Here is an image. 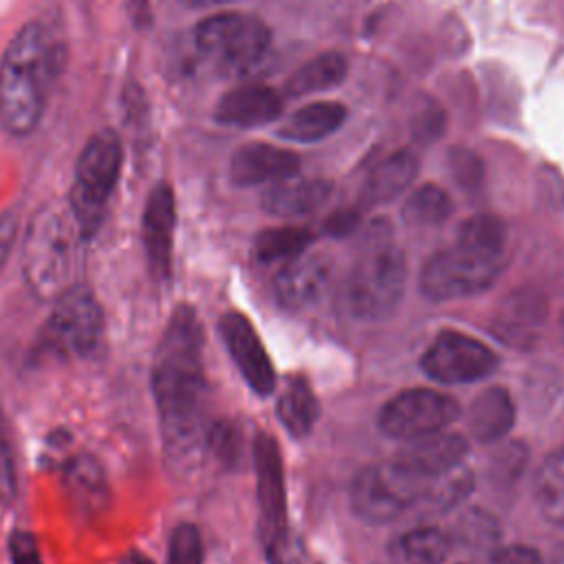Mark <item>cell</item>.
I'll list each match as a JSON object with an SVG mask.
<instances>
[{
	"label": "cell",
	"instance_id": "1",
	"mask_svg": "<svg viewBox=\"0 0 564 564\" xmlns=\"http://www.w3.org/2000/svg\"><path fill=\"white\" fill-rule=\"evenodd\" d=\"M152 394L165 454L187 463L205 445V370L203 326L192 306L172 311L152 361Z\"/></svg>",
	"mask_w": 564,
	"mask_h": 564
},
{
	"label": "cell",
	"instance_id": "2",
	"mask_svg": "<svg viewBox=\"0 0 564 564\" xmlns=\"http://www.w3.org/2000/svg\"><path fill=\"white\" fill-rule=\"evenodd\" d=\"M62 48L40 22H26L0 59V126L11 137L31 134L46 110Z\"/></svg>",
	"mask_w": 564,
	"mask_h": 564
},
{
	"label": "cell",
	"instance_id": "3",
	"mask_svg": "<svg viewBox=\"0 0 564 564\" xmlns=\"http://www.w3.org/2000/svg\"><path fill=\"white\" fill-rule=\"evenodd\" d=\"M75 238H82L68 214L48 203L31 218L22 242V273L31 293L44 302H53L73 286Z\"/></svg>",
	"mask_w": 564,
	"mask_h": 564
},
{
	"label": "cell",
	"instance_id": "4",
	"mask_svg": "<svg viewBox=\"0 0 564 564\" xmlns=\"http://www.w3.org/2000/svg\"><path fill=\"white\" fill-rule=\"evenodd\" d=\"M405 284V258L379 227L344 282V308L359 322H381L397 311Z\"/></svg>",
	"mask_w": 564,
	"mask_h": 564
},
{
	"label": "cell",
	"instance_id": "5",
	"mask_svg": "<svg viewBox=\"0 0 564 564\" xmlns=\"http://www.w3.org/2000/svg\"><path fill=\"white\" fill-rule=\"evenodd\" d=\"M123 165V145L112 130L88 139L75 163L68 209L82 240L95 236Z\"/></svg>",
	"mask_w": 564,
	"mask_h": 564
},
{
	"label": "cell",
	"instance_id": "6",
	"mask_svg": "<svg viewBox=\"0 0 564 564\" xmlns=\"http://www.w3.org/2000/svg\"><path fill=\"white\" fill-rule=\"evenodd\" d=\"M194 42L203 57L231 75H247L262 64L271 48L269 26L249 13L225 11L200 20Z\"/></svg>",
	"mask_w": 564,
	"mask_h": 564
},
{
	"label": "cell",
	"instance_id": "7",
	"mask_svg": "<svg viewBox=\"0 0 564 564\" xmlns=\"http://www.w3.org/2000/svg\"><path fill=\"white\" fill-rule=\"evenodd\" d=\"M505 269V256L456 245L432 256L421 269L419 289L427 300L452 302L489 289Z\"/></svg>",
	"mask_w": 564,
	"mask_h": 564
},
{
	"label": "cell",
	"instance_id": "8",
	"mask_svg": "<svg viewBox=\"0 0 564 564\" xmlns=\"http://www.w3.org/2000/svg\"><path fill=\"white\" fill-rule=\"evenodd\" d=\"M51 304L40 346L64 357L88 355L104 333V311L95 293L84 284H73Z\"/></svg>",
	"mask_w": 564,
	"mask_h": 564
},
{
	"label": "cell",
	"instance_id": "9",
	"mask_svg": "<svg viewBox=\"0 0 564 564\" xmlns=\"http://www.w3.org/2000/svg\"><path fill=\"white\" fill-rule=\"evenodd\" d=\"M423 485L405 474L392 458L364 467L350 487V505L368 524H388L416 507Z\"/></svg>",
	"mask_w": 564,
	"mask_h": 564
},
{
	"label": "cell",
	"instance_id": "10",
	"mask_svg": "<svg viewBox=\"0 0 564 564\" xmlns=\"http://www.w3.org/2000/svg\"><path fill=\"white\" fill-rule=\"evenodd\" d=\"M458 414L460 405L449 394L432 388H410L381 405L377 425L386 436L405 443L449 427Z\"/></svg>",
	"mask_w": 564,
	"mask_h": 564
},
{
	"label": "cell",
	"instance_id": "11",
	"mask_svg": "<svg viewBox=\"0 0 564 564\" xmlns=\"http://www.w3.org/2000/svg\"><path fill=\"white\" fill-rule=\"evenodd\" d=\"M500 366L498 355L480 339L443 330L421 355V370L438 383H474L494 375Z\"/></svg>",
	"mask_w": 564,
	"mask_h": 564
},
{
	"label": "cell",
	"instance_id": "12",
	"mask_svg": "<svg viewBox=\"0 0 564 564\" xmlns=\"http://www.w3.org/2000/svg\"><path fill=\"white\" fill-rule=\"evenodd\" d=\"M549 319V300L535 286L511 289L494 308L489 330L516 350L533 348Z\"/></svg>",
	"mask_w": 564,
	"mask_h": 564
},
{
	"label": "cell",
	"instance_id": "13",
	"mask_svg": "<svg viewBox=\"0 0 564 564\" xmlns=\"http://www.w3.org/2000/svg\"><path fill=\"white\" fill-rule=\"evenodd\" d=\"M256 487L260 507V533L264 546L289 533L286 529V489L280 447L273 436L260 432L253 441Z\"/></svg>",
	"mask_w": 564,
	"mask_h": 564
},
{
	"label": "cell",
	"instance_id": "14",
	"mask_svg": "<svg viewBox=\"0 0 564 564\" xmlns=\"http://www.w3.org/2000/svg\"><path fill=\"white\" fill-rule=\"evenodd\" d=\"M218 333L247 386L262 397L271 394L275 388V368L253 324L242 313L227 311L218 322Z\"/></svg>",
	"mask_w": 564,
	"mask_h": 564
},
{
	"label": "cell",
	"instance_id": "15",
	"mask_svg": "<svg viewBox=\"0 0 564 564\" xmlns=\"http://www.w3.org/2000/svg\"><path fill=\"white\" fill-rule=\"evenodd\" d=\"M176 227V198L167 183H156L143 205L141 240L150 275L165 282L172 275V249Z\"/></svg>",
	"mask_w": 564,
	"mask_h": 564
},
{
	"label": "cell",
	"instance_id": "16",
	"mask_svg": "<svg viewBox=\"0 0 564 564\" xmlns=\"http://www.w3.org/2000/svg\"><path fill=\"white\" fill-rule=\"evenodd\" d=\"M465 456H467V441L460 434L441 430L434 434L405 441V445L392 456V460L405 474H410L416 482H421L425 491V487L434 478L465 463Z\"/></svg>",
	"mask_w": 564,
	"mask_h": 564
},
{
	"label": "cell",
	"instance_id": "17",
	"mask_svg": "<svg viewBox=\"0 0 564 564\" xmlns=\"http://www.w3.org/2000/svg\"><path fill=\"white\" fill-rule=\"evenodd\" d=\"M333 264L319 253H300L284 262L278 271L273 291L286 311H304L315 306L330 289Z\"/></svg>",
	"mask_w": 564,
	"mask_h": 564
},
{
	"label": "cell",
	"instance_id": "18",
	"mask_svg": "<svg viewBox=\"0 0 564 564\" xmlns=\"http://www.w3.org/2000/svg\"><path fill=\"white\" fill-rule=\"evenodd\" d=\"M282 112V97L267 84H242L229 88L214 108V119L229 128H258L271 123Z\"/></svg>",
	"mask_w": 564,
	"mask_h": 564
},
{
	"label": "cell",
	"instance_id": "19",
	"mask_svg": "<svg viewBox=\"0 0 564 564\" xmlns=\"http://www.w3.org/2000/svg\"><path fill=\"white\" fill-rule=\"evenodd\" d=\"M300 170V156L286 148L273 143H245L229 163V176L236 185H262L295 176Z\"/></svg>",
	"mask_w": 564,
	"mask_h": 564
},
{
	"label": "cell",
	"instance_id": "20",
	"mask_svg": "<svg viewBox=\"0 0 564 564\" xmlns=\"http://www.w3.org/2000/svg\"><path fill=\"white\" fill-rule=\"evenodd\" d=\"M333 192V183L326 178H297L289 176L271 183L260 198L267 214L278 218H300L319 209Z\"/></svg>",
	"mask_w": 564,
	"mask_h": 564
},
{
	"label": "cell",
	"instance_id": "21",
	"mask_svg": "<svg viewBox=\"0 0 564 564\" xmlns=\"http://www.w3.org/2000/svg\"><path fill=\"white\" fill-rule=\"evenodd\" d=\"M62 485L77 513L95 516L106 507L108 482L101 463L93 454H73L62 467Z\"/></svg>",
	"mask_w": 564,
	"mask_h": 564
},
{
	"label": "cell",
	"instance_id": "22",
	"mask_svg": "<svg viewBox=\"0 0 564 564\" xmlns=\"http://www.w3.org/2000/svg\"><path fill=\"white\" fill-rule=\"evenodd\" d=\"M516 421V405L507 388L489 386L478 392L467 410L469 434L480 443L502 441Z\"/></svg>",
	"mask_w": 564,
	"mask_h": 564
},
{
	"label": "cell",
	"instance_id": "23",
	"mask_svg": "<svg viewBox=\"0 0 564 564\" xmlns=\"http://www.w3.org/2000/svg\"><path fill=\"white\" fill-rule=\"evenodd\" d=\"M348 110L339 101H311L291 112L278 130V137L297 143H315L341 128Z\"/></svg>",
	"mask_w": 564,
	"mask_h": 564
},
{
	"label": "cell",
	"instance_id": "24",
	"mask_svg": "<svg viewBox=\"0 0 564 564\" xmlns=\"http://www.w3.org/2000/svg\"><path fill=\"white\" fill-rule=\"evenodd\" d=\"M419 172V159L412 150H397L386 156L368 176L361 198L366 205H383L401 196Z\"/></svg>",
	"mask_w": 564,
	"mask_h": 564
},
{
	"label": "cell",
	"instance_id": "25",
	"mask_svg": "<svg viewBox=\"0 0 564 564\" xmlns=\"http://www.w3.org/2000/svg\"><path fill=\"white\" fill-rule=\"evenodd\" d=\"M452 538L430 524L403 531L390 546L394 564H443L449 553Z\"/></svg>",
	"mask_w": 564,
	"mask_h": 564
},
{
	"label": "cell",
	"instance_id": "26",
	"mask_svg": "<svg viewBox=\"0 0 564 564\" xmlns=\"http://www.w3.org/2000/svg\"><path fill=\"white\" fill-rule=\"evenodd\" d=\"M348 73V59L337 53H319L317 57L302 64L286 82V93L291 97H304L311 93H322L339 86Z\"/></svg>",
	"mask_w": 564,
	"mask_h": 564
},
{
	"label": "cell",
	"instance_id": "27",
	"mask_svg": "<svg viewBox=\"0 0 564 564\" xmlns=\"http://www.w3.org/2000/svg\"><path fill=\"white\" fill-rule=\"evenodd\" d=\"M533 496L542 518L555 527H564V445L542 460Z\"/></svg>",
	"mask_w": 564,
	"mask_h": 564
},
{
	"label": "cell",
	"instance_id": "28",
	"mask_svg": "<svg viewBox=\"0 0 564 564\" xmlns=\"http://www.w3.org/2000/svg\"><path fill=\"white\" fill-rule=\"evenodd\" d=\"M319 416V403L311 386L302 379L286 383L278 399V419L293 436H306Z\"/></svg>",
	"mask_w": 564,
	"mask_h": 564
},
{
	"label": "cell",
	"instance_id": "29",
	"mask_svg": "<svg viewBox=\"0 0 564 564\" xmlns=\"http://www.w3.org/2000/svg\"><path fill=\"white\" fill-rule=\"evenodd\" d=\"M474 489V474L471 469L460 463L447 474L434 478L425 491L421 494L416 507H423L427 513H445L467 500V496Z\"/></svg>",
	"mask_w": 564,
	"mask_h": 564
},
{
	"label": "cell",
	"instance_id": "30",
	"mask_svg": "<svg viewBox=\"0 0 564 564\" xmlns=\"http://www.w3.org/2000/svg\"><path fill=\"white\" fill-rule=\"evenodd\" d=\"M313 234L304 227H269L262 229L253 240V256L260 262L291 260L308 249Z\"/></svg>",
	"mask_w": 564,
	"mask_h": 564
},
{
	"label": "cell",
	"instance_id": "31",
	"mask_svg": "<svg viewBox=\"0 0 564 564\" xmlns=\"http://www.w3.org/2000/svg\"><path fill=\"white\" fill-rule=\"evenodd\" d=\"M449 214H452V200H449L447 192L432 183L416 187L405 198L403 209H401L403 220L414 227L441 225Z\"/></svg>",
	"mask_w": 564,
	"mask_h": 564
},
{
	"label": "cell",
	"instance_id": "32",
	"mask_svg": "<svg viewBox=\"0 0 564 564\" xmlns=\"http://www.w3.org/2000/svg\"><path fill=\"white\" fill-rule=\"evenodd\" d=\"M456 245L469 247L474 251L505 256L507 227L494 214H476L460 223L456 231Z\"/></svg>",
	"mask_w": 564,
	"mask_h": 564
},
{
	"label": "cell",
	"instance_id": "33",
	"mask_svg": "<svg viewBox=\"0 0 564 564\" xmlns=\"http://www.w3.org/2000/svg\"><path fill=\"white\" fill-rule=\"evenodd\" d=\"M205 445L214 454V458L218 463H223L225 467H234L240 460L242 436H240V430L236 427V423H231L227 419H220V421H214L212 425H207Z\"/></svg>",
	"mask_w": 564,
	"mask_h": 564
},
{
	"label": "cell",
	"instance_id": "34",
	"mask_svg": "<svg viewBox=\"0 0 564 564\" xmlns=\"http://www.w3.org/2000/svg\"><path fill=\"white\" fill-rule=\"evenodd\" d=\"M167 564H203V540L196 524L181 522L172 529L167 542Z\"/></svg>",
	"mask_w": 564,
	"mask_h": 564
},
{
	"label": "cell",
	"instance_id": "35",
	"mask_svg": "<svg viewBox=\"0 0 564 564\" xmlns=\"http://www.w3.org/2000/svg\"><path fill=\"white\" fill-rule=\"evenodd\" d=\"M458 540L471 546H487L498 540V524L489 513L469 511L458 520Z\"/></svg>",
	"mask_w": 564,
	"mask_h": 564
},
{
	"label": "cell",
	"instance_id": "36",
	"mask_svg": "<svg viewBox=\"0 0 564 564\" xmlns=\"http://www.w3.org/2000/svg\"><path fill=\"white\" fill-rule=\"evenodd\" d=\"M527 454L529 452H527V447L522 443L505 445V449L491 463V471H494L496 480L498 482H509L518 474H522V469L527 465Z\"/></svg>",
	"mask_w": 564,
	"mask_h": 564
},
{
	"label": "cell",
	"instance_id": "37",
	"mask_svg": "<svg viewBox=\"0 0 564 564\" xmlns=\"http://www.w3.org/2000/svg\"><path fill=\"white\" fill-rule=\"evenodd\" d=\"M15 496V465L9 443V434L0 414V498L11 500Z\"/></svg>",
	"mask_w": 564,
	"mask_h": 564
},
{
	"label": "cell",
	"instance_id": "38",
	"mask_svg": "<svg viewBox=\"0 0 564 564\" xmlns=\"http://www.w3.org/2000/svg\"><path fill=\"white\" fill-rule=\"evenodd\" d=\"M11 564H44L40 557L37 540L31 531H13L9 538Z\"/></svg>",
	"mask_w": 564,
	"mask_h": 564
},
{
	"label": "cell",
	"instance_id": "39",
	"mask_svg": "<svg viewBox=\"0 0 564 564\" xmlns=\"http://www.w3.org/2000/svg\"><path fill=\"white\" fill-rule=\"evenodd\" d=\"M443 130H445V117L436 106H427L412 121V134L423 143L434 141L436 137L443 134Z\"/></svg>",
	"mask_w": 564,
	"mask_h": 564
},
{
	"label": "cell",
	"instance_id": "40",
	"mask_svg": "<svg viewBox=\"0 0 564 564\" xmlns=\"http://www.w3.org/2000/svg\"><path fill=\"white\" fill-rule=\"evenodd\" d=\"M491 564H542V557L533 546L509 544L494 551Z\"/></svg>",
	"mask_w": 564,
	"mask_h": 564
},
{
	"label": "cell",
	"instance_id": "41",
	"mask_svg": "<svg viewBox=\"0 0 564 564\" xmlns=\"http://www.w3.org/2000/svg\"><path fill=\"white\" fill-rule=\"evenodd\" d=\"M15 236H18V216L15 212L7 209L0 214V273L13 251Z\"/></svg>",
	"mask_w": 564,
	"mask_h": 564
},
{
	"label": "cell",
	"instance_id": "42",
	"mask_svg": "<svg viewBox=\"0 0 564 564\" xmlns=\"http://www.w3.org/2000/svg\"><path fill=\"white\" fill-rule=\"evenodd\" d=\"M264 549H267V560H269V564H302L297 551L293 549V544H291V540H289V533L282 535L280 540L267 544Z\"/></svg>",
	"mask_w": 564,
	"mask_h": 564
},
{
	"label": "cell",
	"instance_id": "43",
	"mask_svg": "<svg viewBox=\"0 0 564 564\" xmlns=\"http://www.w3.org/2000/svg\"><path fill=\"white\" fill-rule=\"evenodd\" d=\"M357 223H359V214L355 209H341V212H335L324 227L330 236H346L357 227Z\"/></svg>",
	"mask_w": 564,
	"mask_h": 564
},
{
	"label": "cell",
	"instance_id": "44",
	"mask_svg": "<svg viewBox=\"0 0 564 564\" xmlns=\"http://www.w3.org/2000/svg\"><path fill=\"white\" fill-rule=\"evenodd\" d=\"M478 161H476V156L474 154H469V152H454V156H452V165H454V172H456V176L463 181V183H474V181H478L480 176V172H471V165H476Z\"/></svg>",
	"mask_w": 564,
	"mask_h": 564
},
{
	"label": "cell",
	"instance_id": "45",
	"mask_svg": "<svg viewBox=\"0 0 564 564\" xmlns=\"http://www.w3.org/2000/svg\"><path fill=\"white\" fill-rule=\"evenodd\" d=\"M115 564H154V560H152V557H148L145 553L130 551V553H126L123 557H119Z\"/></svg>",
	"mask_w": 564,
	"mask_h": 564
},
{
	"label": "cell",
	"instance_id": "46",
	"mask_svg": "<svg viewBox=\"0 0 564 564\" xmlns=\"http://www.w3.org/2000/svg\"><path fill=\"white\" fill-rule=\"evenodd\" d=\"M181 4L189 7V9H207V7H216V4H223L227 0H178Z\"/></svg>",
	"mask_w": 564,
	"mask_h": 564
},
{
	"label": "cell",
	"instance_id": "47",
	"mask_svg": "<svg viewBox=\"0 0 564 564\" xmlns=\"http://www.w3.org/2000/svg\"><path fill=\"white\" fill-rule=\"evenodd\" d=\"M551 564H564V544H560V546L553 551Z\"/></svg>",
	"mask_w": 564,
	"mask_h": 564
},
{
	"label": "cell",
	"instance_id": "48",
	"mask_svg": "<svg viewBox=\"0 0 564 564\" xmlns=\"http://www.w3.org/2000/svg\"><path fill=\"white\" fill-rule=\"evenodd\" d=\"M560 326H562V341H564V315H562V319H560Z\"/></svg>",
	"mask_w": 564,
	"mask_h": 564
},
{
	"label": "cell",
	"instance_id": "49",
	"mask_svg": "<svg viewBox=\"0 0 564 564\" xmlns=\"http://www.w3.org/2000/svg\"><path fill=\"white\" fill-rule=\"evenodd\" d=\"M454 564H465V562H454Z\"/></svg>",
	"mask_w": 564,
	"mask_h": 564
}]
</instances>
